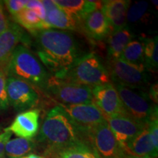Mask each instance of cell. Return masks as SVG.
Masks as SVG:
<instances>
[{"instance_id": "cell-21", "label": "cell", "mask_w": 158, "mask_h": 158, "mask_svg": "<svg viewBox=\"0 0 158 158\" xmlns=\"http://www.w3.org/2000/svg\"><path fill=\"white\" fill-rule=\"evenodd\" d=\"M13 17L15 23L34 34L43 29H50L48 24L43 21L35 11L31 10H23Z\"/></svg>"}, {"instance_id": "cell-9", "label": "cell", "mask_w": 158, "mask_h": 158, "mask_svg": "<svg viewBox=\"0 0 158 158\" xmlns=\"http://www.w3.org/2000/svg\"><path fill=\"white\" fill-rule=\"evenodd\" d=\"M7 94L10 106L18 112L29 110L39 101V94L35 87L13 76L7 78Z\"/></svg>"}, {"instance_id": "cell-10", "label": "cell", "mask_w": 158, "mask_h": 158, "mask_svg": "<svg viewBox=\"0 0 158 158\" xmlns=\"http://www.w3.org/2000/svg\"><path fill=\"white\" fill-rule=\"evenodd\" d=\"M59 106L81 131L87 134L92 128L106 121L104 114L94 102Z\"/></svg>"}, {"instance_id": "cell-35", "label": "cell", "mask_w": 158, "mask_h": 158, "mask_svg": "<svg viewBox=\"0 0 158 158\" xmlns=\"http://www.w3.org/2000/svg\"><path fill=\"white\" fill-rule=\"evenodd\" d=\"M127 158H152L149 157H138V156H133V155H127Z\"/></svg>"}, {"instance_id": "cell-36", "label": "cell", "mask_w": 158, "mask_h": 158, "mask_svg": "<svg viewBox=\"0 0 158 158\" xmlns=\"http://www.w3.org/2000/svg\"><path fill=\"white\" fill-rule=\"evenodd\" d=\"M45 158H59L58 156L56 155H46V156H44Z\"/></svg>"}, {"instance_id": "cell-18", "label": "cell", "mask_w": 158, "mask_h": 158, "mask_svg": "<svg viewBox=\"0 0 158 158\" xmlns=\"http://www.w3.org/2000/svg\"><path fill=\"white\" fill-rule=\"evenodd\" d=\"M54 2L78 22L95 10L101 9L102 3L90 0H54Z\"/></svg>"}, {"instance_id": "cell-16", "label": "cell", "mask_w": 158, "mask_h": 158, "mask_svg": "<svg viewBox=\"0 0 158 158\" xmlns=\"http://www.w3.org/2000/svg\"><path fill=\"white\" fill-rule=\"evenodd\" d=\"M130 5L127 0H109L102 3L101 11L107 20L110 30L115 31L126 27L127 13Z\"/></svg>"}, {"instance_id": "cell-11", "label": "cell", "mask_w": 158, "mask_h": 158, "mask_svg": "<svg viewBox=\"0 0 158 158\" xmlns=\"http://www.w3.org/2000/svg\"><path fill=\"white\" fill-rule=\"evenodd\" d=\"M93 102L105 117L127 116L115 86L111 82L92 88Z\"/></svg>"}, {"instance_id": "cell-27", "label": "cell", "mask_w": 158, "mask_h": 158, "mask_svg": "<svg viewBox=\"0 0 158 158\" xmlns=\"http://www.w3.org/2000/svg\"><path fill=\"white\" fill-rule=\"evenodd\" d=\"M7 73L0 69V112L7 110L10 107L7 94Z\"/></svg>"}, {"instance_id": "cell-30", "label": "cell", "mask_w": 158, "mask_h": 158, "mask_svg": "<svg viewBox=\"0 0 158 158\" xmlns=\"http://www.w3.org/2000/svg\"><path fill=\"white\" fill-rule=\"evenodd\" d=\"M25 9L35 11L38 15V16L43 21H45V9L42 1H40V0H31V1H28V2H27L25 7Z\"/></svg>"}, {"instance_id": "cell-23", "label": "cell", "mask_w": 158, "mask_h": 158, "mask_svg": "<svg viewBox=\"0 0 158 158\" xmlns=\"http://www.w3.org/2000/svg\"><path fill=\"white\" fill-rule=\"evenodd\" d=\"M119 59L135 66L145 68L143 42L142 38L140 40H132L124 49Z\"/></svg>"}, {"instance_id": "cell-7", "label": "cell", "mask_w": 158, "mask_h": 158, "mask_svg": "<svg viewBox=\"0 0 158 158\" xmlns=\"http://www.w3.org/2000/svg\"><path fill=\"white\" fill-rule=\"evenodd\" d=\"M109 75L114 84L142 91L149 84V76L145 68L131 64L121 59L109 60Z\"/></svg>"}, {"instance_id": "cell-6", "label": "cell", "mask_w": 158, "mask_h": 158, "mask_svg": "<svg viewBox=\"0 0 158 158\" xmlns=\"http://www.w3.org/2000/svg\"><path fill=\"white\" fill-rule=\"evenodd\" d=\"M45 91L62 105L93 102L92 88L51 76Z\"/></svg>"}, {"instance_id": "cell-15", "label": "cell", "mask_w": 158, "mask_h": 158, "mask_svg": "<svg viewBox=\"0 0 158 158\" xmlns=\"http://www.w3.org/2000/svg\"><path fill=\"white\" fill-rule=\"evenodd\" d=\"M45 9V22L49 28H56L62 31H76L79 22L54 3V0H43Z\"/></svg>"}, {"instance_id": "cell-28", "label": "cell", "mask_w": 158, "mask_h": 158, "mask_svg": "<svg viewBox=\"0 0 158 158\" xmlns=\"http://www.w3.org/2000/svg\"><path fill=\"white\" fill-rule=\"evenodd\" d=\"M28 1L27 0H6L4 3L7 7V10L12 15V16L17 15L20 12L25 9Z\"/></svg>"}, {"instance_id": "cell-33", "label": "cell", "mask_w": 158, "mask_h": 158, "mask_svg": "<svg viewBox=\"0 0 158 158\" xmlns=\"http://www.w3.org/2000/svg\"><path fill=\"white\" fill-rule=\"evenodd\" d=\"M149 98L151 99V100L157 104V84L156 83V84H154L151 86L149 89Z\"/></svg>"}, {"instance_id": "cell-8", "label": "cell", "mask_w": 158, "mask_h": 158, "mask_svg": "<svg viewBox=\"0 0 158 158\" xmlns=\"http://www.w3.org/2000/svg\"><path fill=\"white\" fill-rule=\"evenodd\" d=\"M88 137L100 158H127V155L116 139L106 120L92 128Z\"/></svg>"}, {"instance_id": "cell-22", "label": "cell", "mask_w": 158, "mask_h": 158, "mask_svg": "<svg viewBox=\"0 0 158 158\" xmlns=\"http://www.w3.org/2000/svg\"><path fill=\"white\" fill-rule=\"evenodd\" d=\"M36 148L34 140L17 138L6 143L5 155L9 158H21L30 154Z\"/></svg>"}, {"instance_id": "cell-25", "label": "cell", "mask_w": 158, "mask_h": 158, "mask_svg": "<svg viewBox=\"0 0 158 158\" xmlns=\"http://www.w3.org/2000/svg\"><path fill=\"white\" fill-rule=\"evenodd\" d=\"M143 42L144 65L146 70L155 72L157 70V37L154 38H142Z\"/></svg>"}, {"instance_id": "cell-5", "label": "cell", "mask_w": 158, "mask_h": 158, "mask_svg": "<svg viewBox=\"0 0 158 158\" xmlns=\"http://www.w3.org/2000/svg\"><path fill=\"white\" fill-rule=\"evenodd\" d=\"M117 91L127 115L142 124H148L157 116V107L152 103L149 94L118 84H113Z\"/></svg>"}, {"instance_id": "cell-12", "label": "cell", "mask_w": 158, "mask_h": 158, "mask_svg": "<svg viewBox=\"0 0 158 158\" xmlns=\"http://www.w3.org/2000/svg\"><path fill=\"white\" fill-rule=\"evenodd\" d=\"M105 118L116 139L124 151L127 144L147 125L136 121L127 116Z\"/></svg>"}, {"instance_id": "cell-31", "label": "cell", "mask_w": 158, "mask_h": 158, "mask_svg": "<svg viewBox=\"0 0 158 158\" xmlns=\"http://www.w3.org/2000/svg\"><path fill=\"white\" fill-rule=\"evenodd\" d=\"M9 21L3 10V6L0 2V35L2 34L9 26Z\"/></svg>"}, {"instance_id": "cell-13", "label": "cell", "mask_w": 158, "mask_h": 158, "mask_svg": "<svg viewBox=\"0 0 158 158\" xmlns=\"http://www.w3.org/2000/svg\"><path fill=\"white\" fill-rule=\"evenodd\" d=\"M39 128L40 110L33 109L20 113L13 123L4 131L14 133L19 138L32 139L38 133Z\"/></svg>"}, {"instance_id": "cell-29", "label": "cell", "mask_w": 158, "mask_h": 158, "mask_svg": "<svg viewBox=\"0 0 158 158\" xmlns=\"http://www.w3.org/2000/svg\"><path fill=\"white\" fill-rule=\"evenodd\" d=\"M148 130L155 149L158 151V120L157 116L150 120L147 124Z\"/></svg>"}, {"instance_id": "cell-38", "label": "cell", "mask_w": 158, "mask_h": 158, "mask_svg": "<svg viewBox=\"0 0 158 158\" xmlns=\"http://www.w3.org/2000/svg\"><path fill=\"white\" fill-rule=\"evenodd\" d=\"M1 130H2V129H1V128H0V132H1Z\"/></svg>"}, {"instance_id": "cell-3", "label": "cell", "mask_w": 158, "mask_h": 158, "mask_svg": "<svg viewBox=\"0 0 158 158\" xmlns=\"http://www.w3.org/2000/svg\"><path fill=\"white\" fill-rule=\"evenodd\" d=\"M7 76L19 78L33 87L45 90L50 78L45 66L24 45L15 48L7 68Z\"/></svg>"}, {"instance_id": "cell-4", "label": "cell", "mask_w": 158, "mask_h": 158, "mask_svg": "<svg viewBox=\"0 0 158 158\" xmlns=\"http://www.w3.org/2000/svg\"><path fill=\"white\" fill-rule=\"evenodd\" d=\"M55 78L93 88L110 83L109 73L95 53L81 56L68 69Z\"/></svg>"}, {"instance_id": "cell-14", "label": "cell", "mask_w": 158, "mask_h": 158, "mask_svg": "<svg viewBox=\"0 0 158 158\" xmlns=\"http://www.w3.org/2000/svg\"><path fill=\"white\" fill-rule=\"evenodd\" d=\"M23 37L22 28L15 22H10L7 29L0 35V69L6 73L12 54Z\"/></svg>"}, {"instance_id": "cell-2", "label": "cell", "mask_w": 158, "mask_h": 158, "mask_svg": "<svg viewBox=\"0 0 158 158\" xmlns=\"http://www.w3.org/2000/svg\"><path fill=\"white\" fill-rule=\"evenodd\" d=\"M37 140L45 145V156L56 155L77 144L89 142L87 134L77 127L59 105L46 114Z\"/></svg>"}, {"instance_id": "cell-26", "label": "cell", "mask_w": 158, "mask_h": 158, "mask_svg": "<svg viewBox=\"0 0 158 158\" xmlns=\"http://www.w3.org/2000/svg\"><path fill=\"white\" fill-rule=\"evenodd\" d=\"M149 4L147 2H139L129 7L127 13V22L135 23L147 13Z\"/></svg>"}, {"instance_id": "cell-1", "label": "cell", "mask_w": 158, "mask_h": 158, "mask_svg": "<svg viewBox=\"0 0 158 158\" xmlns=\"http://www.w3.org/2000/svg\"><path fill=\"white\" fill-rule=\"evenodd\" d=\"M35 35L40 60L54 76L62 73L81 56L76 39L67 31L47 29Z\"/></svg>"}, {"instance_id": "cell-19", "label": "cell", "mask_w": 158, "mask_h": 158, "mask_svg": "<svg viewBox=\"0 0 158 158\" xmlns=\"http://www.w3.org/2000/svg\"><path fill=\"white\" fill-rule=\"evenodd\" d=\"M127 155L157 158L158 151L154 147L147 125L126 147Z\"/></svg>"}, {"instance_id": "cell-20", "label": "cell", "mask_w": 158, "mask_h": 158, "mask_svg": "<svg viewBox=\"0 0 158 158\" xmlns=\"http://www.w3.org/2000/svg\"><path fill=\"white\" fill-rule=\"evenodd\" d=\"M133 35L127 27L112 31L108 39V55L109 60L119 59L124 49L132 40Z\"/></svg>"}, {"instance_id": "cell-37", "label": "cell", "mask_w": 158, "mask_h": 158, "mask_svg": "<svg viewBox=\"0 0 158 158\" xmlns=\"http://www.w3.org/2000/svg\"><path fill=\"white\" fill-rule=\"evenodd\" d=\"M0 158H7V157H6L5 155H3L0 156Z\"/></svg>"}, {"instance_id": "cell-34", "label": "cell", "mask_w": 158, "mask_h": 158, "mask_svg": "<svg viewBox=\"0 0 158 158\" xmlns=\"http://www.w3.org/2000/svg\"><path fill=\"white\" fill-rule=\"evenodd\" d=\"M21 158H45L44 156H41L39 155H36V154L34 153H30L29 155L24 156V157H22Z\"/></svg>"}, {"instance_id": "cell-32", "label": "cell", "mask_w": 158, "mask_h": 158, "mask_svg": "<svg viewBox=\"0 0 158 158\" xmlns=\"http://www.w3.org/2000/svg\"><path fill=\"white\" fill-rule=\"evenodd\" d=\"M12 133L9 131H4L0 133V156L5 155V148L7 141L10 140Z\"/></svg>"}, {"instance_id": "cell-24", "label": "cell", "mask_w": 158, "mask_h": 158, "mask_svg": "<svg viewBox=\"0 0 158 158\" xmlns=\"http://www.w3.org/2000/svg\"><path fill=\"white\" fill-rule=\"evenodd\" d=\"M59 158H100L90 142L81 143L54 155Z\"/></svg>"}, {"instance_id": "cell-17", "label": "cell", "mask_w": 158, "mask_h": 158, "mask_svg": "<svg viewBox=\"0 0 158 158\" xmlns=\"http://www.w3.org/2000/svg\"><path fill=\"white\" fill-rule=\"evenodd\" d=\"M81 22L85 32L90 38L100 41L109 34L110 28L101 10L98 9L88 14Z\"/></svg>"}]
</instances>
